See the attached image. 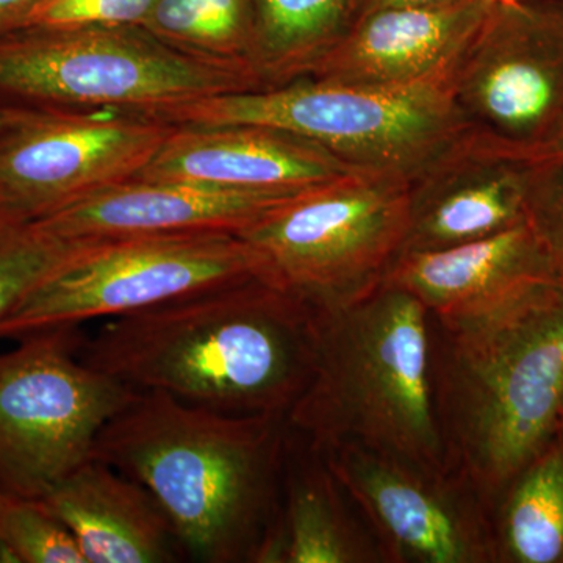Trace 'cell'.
I'll return each instance as SVG.
<instances>
[{
  "label": "cell",
  "instance_id": "obj_1",
  "mask_svg": "<svg viewBox=\"0 0 563 563\" xmlns=\"http://www.w3.org/2000/svg\"><path fill=\"white\" fill-rule=\"evenodd\" d=\"M317 312L262 277L109 318L80 358L139 391L287 418L317 361Z\"/></svg>",
  "mask_w": 563,
  "mask_h": 563
},
{
  "label": "cell",
  "instance_id": "obj_2",
  "mask_svg": "<svg viewBox=\"0 0 563 563\" xmlns=\"http://www.w3.org/2000/svg\"><path fill=\"white\" fill-rule=\"evenodd\" d=\"M437 407L451 468L488 510L558 435L563 282L432 317Z\"/></svg>",
  "mask_w": 563,
  "mask_h": 563
},
{
  "label": "cell",
  "instance_id": "obj_3",
  "mask_svg": "<svg viewBox=\"0 0 563 563\" xmlns=\"http://www.w3.org/2000/svg\"><path fill=\"white\" fill-rule=\"evenodd\" d=\"M287 418L229 415L140 391L96 440L92 457L144 485L185 554L257 562L276 525Z\"/></svg>",
  "mask_w": 563,
  "mask_h": 563
},
{
  "label": "cell",
  "instance_id": "obj_4",
  "mask_svg": "<svg viewBox=\"0 0 563 563\" xmlns=\"http://www.w3.org/2000/svg\"><path fill=\"white\" fill-rule=\"evenodd\" d=\"M314 312L317 361L287 415L290 431L313 453L355 446L454 474L437 407L429 310L384 282L361 301Z\"/></svg>",
  "mask_w": 563,
  "mask_h": 563
},
{
  "label": "cell",
  "instance_id": "obj_5",
  "mask_svg": "<svg viewBox=\"0 0 563 563\" xmlns=\"http://www.w3.org/2000/svg\"><path fill=\"white\" fill-rule=\"evenodd\" d=\"M173 124L280 129L361 172L413 180L466 136L451 76L406 88L301 77L258 90L210 96L154 114Z\"/></svg>",
  "mask_w": 563,
  "mask_h": 563
},
{
  "label": "cell",
  "instance_id": "obj_6",
  "mask_svg": "<svg viewBox=\"0 0 563 563\" xmlns=\"http://www.w3.org/2000/svg\"><path fill=\"white\" fill-rule=\"evenodd\" d=\"M261 80L173 49L139 25L0 35V106L154 117Z\"/></svg>",
  "mask_w": 563,
  "mask_h": 563
},
{
  "label": "cell",
  "instance_id": "obj_7",
  "mask_svg": "<svg viewBox=\"0 0 563 563\" xmlns=\"http://www.w3.org/2000/svg\"><path fill=\"white\" fill-rule=\"evenodd\" d=\"M410 181L361 172L301 192L236 232L262 279L314 309L351 306L376 291L402 254Z\"/></svg>",
  "mask_w": 563,
  "mask_h": 563
},
{
  "label": "cell",
  "instance_id": "obj_8",
  "mask_svg": "<svg viewBox=\"0 0 563 563\" xmlns=\"http://www.w3.org/2000/svg\"><path fill=\"white\" fill-rule=\"evenodd\" d=\"M262 276L261 258L233 232L85 240L0 322V340L141 312Z\"/></svg>",
  "mask_w": 563,
  "mask_h": 563
},
{
  "label": "cell",
  "instance_id": "obj_9",
  "mask_svg": "<svg viewBox=\"0 0 563 563\" xmlns=\"http://www.w3.org/2000/svg\"><path fill=\"white\" fill-rule=\"evenodd\" d=\"M80 325L22 336L0 354V488L41 499L92 459L139 390L80 358Z\"/></svg>",
  "mask_w": 563,
  "mask_h": 563
},
{
  "label": "cell",
  "instance_id": "obj_10",
  "mask_svg": "<svg viewBox=\"0 0 563 563\" xmlns=\"http://www.w3.org/2000/svg\"><path fill=\"white\" fill-rule=\"evenodd\" d=\"M173 128L131 111L11 107L0 129V217L41 220L135 179Z\"/></svg>",
  "mask_w": 563,
  "mask_h": 563
},
{
  "label": "cell",
  "instance_id": "obj_11",
  "mask_svg": "<svg viewBox=\"0 0 563 563\" xmlns=\"http://www.w3.org/2000/svg\"><path fill=\"white\" fill-rule=\"evenodd\" d=\"M466 139L520 154L563 118V3L493 2L451 76Z\"/></svg>",
  "mask_w": 563,
  "mask_h": 563
},
{
  "label": "cell",
  "instance_id": "obj_12",
  "mask_svg": "<svg viewBox=\"0 0 563 563\" xmlns=\"http://www.w3.org/2000/svg\"><path fill=\"white\" fill-rule=\"evenodd\" d=\"M321 455L393 561L498 562L488 509L457 474L435 476L355 446Z\"/></svg>",
  "mask_w": 563,
  "mask_h": 563
},
{
  "label": "cell",
  "instance_id": "obj_13",
  "mask_svg": "<svg viewBox=\"0 0 563 563\" xmlns=\"http://www.w3.org/2000/svg\"><path fill=\"white\" fill-rule=\"evenodd\" d=\"M361 173L324 147L255 124H174L140 179L302 191Z\"/></svg>",
  "mask_w": 563,
  "mask_h": 563
},
{
  "label": "cell",
  "instance_id": "obj_14",
  "mask_svg": "<svg viewBox=\"0 0 563 563\" xmlns=\"http://www.w3.org/2000/svg\"><path fill=\"white\" fill-rule=\"evenodd\" d=\"M303 191L243 190L135 177L36 221L68 242L158 233H236Z\"/></svg>",
  "mask_w": 563,
  "mask_h": 563
},
{
  "label": "cell",
  "instance_id": "obj_15",
  "mask_svg": "<svg viewBox=\"0 0 563 563\" xmlns=\"http://www.w3.org/2000/svg\"><path fill=\"white\" fill-rule=\"evenodd\" d=\"M493 0L443 9L366 11L307 77L372 88H406L453 76Z\"/></svg>",
  "mask_w": 563,
  "mask_h": 563
},
{
  "label": "cell",
  "instance_id": "obj_16",
  "mask_svg": "<svg viewBox=\"0 0 563 563\" xmlns=\"http://www.w3.org/2000/svg\"><path fill=\"white\" fill-rule=\"evenodd\" d=\"M533 166L463 139L410 180L404 251L477 242L528 220Z\"/></svg>",
  "mask_w": 563,
  "mask_h": 563
},
{
  "label": "cell",
  "instance_id": "obj_17",
  "mask_svg": "<svg viewBox=\"0 0 563 563\" xmlns=\"http://www.w3.org/2000/svg\"><path fill=\"white\" fill-rule=\"evenodd\" d=\"M41 501L66 525L87 563H169L185 555L151 492L99 459Z\"/></svg>",
  "mask_w": 563,
  "mask_h": 563
},
{
  "label": "cell",
  "instance_id": "obj_18",
  "mask_svg": "<svg viewBox=\"0 0 563 563\" xmlns=\"http://www.w3.org/2000/svg\"><path fill=\"white\" fill-rule=\"evenodd\" d=\"M550 279H558L553 266L526 220L477 242L402 252L385 284L409 291L432 317H448Z\"/></svg>",
  "mask_w": 563,
  "mask_h": 563
},
{
  "label": "cell",
  "instance_id": "obj_19",
  "mask_svg": "<svg viewBox=\"0 0 563 563\" xmlns=\"http://www.w3.org/2000/svg\"><path fill=\"white\" fill-rule=\"evenodd\" d=\"M320 457L285 476L284 506L257 562L355 563L372 558L344 512L342 487Z\"/></svg>",
  "mask_w": 563,
  "mask_h": 563
},
{
  "label": "cell",
  "instance_id": "obj_20",
  "mask_svg": "<svg viewBox=\"0 0 563 563\" xmlns=\"http://www.w3.org/2000/svg\"><path fill=\"white\" fill-rule=\"evenodd\" d=\"M361 10L362 0H254L251 63L263 88L309 76Z\"/></svg>",
  "mask_w": 563,
  "mask_h": 563
},
{
  "label": "cell",
  "instance_id": "obj_21",
  "mask_svg": "<svg viewBox=\"0 0 563 563\" xmlns=\"http://www.w3.org/2000/svg\"><path fill=\"white\" fill-rule=\"evenodd\" d=\"M498 507V561L563 563V446L559 435L526 466Z\"/></svg>",
  "mask_w": 563,
  "mask_h": 563
},
{
  "label": "cell",
  "instance_id": "obj_22",
  "mask_svg": "<svg viewBox=\"0 0 563 563\" xmlns=\"http://www.w3.org/2000/svg\"><path fill=\"white\" fill-rule=\"evenodd\" d=\"M140 27L181 54L258 79L251 63L254 0H155Z\"/></svg>",
  "mask_w": 563,
  "mask_h": 563
},
{
  "label": "cell",
  "instance_id": "obj_23",
  "mask_svg": "<svg viewBox=\"0 0 563 563\" xmlns=\"http://www.w3.org/2000/svg\"><path fill=\"white\" fill-rule=\"evenodd\" d=\"M0 563H87L57 515L36 498L0 488Z\"/></svg>",
  "mask_w": 563,
  "mask_h": 563
},
{
  "label": "cell",
  "instance_id": "obj_24",
  "mask_svg": "<svg viewBox=\"0 0 563 563\" xmlns=\"http://www.w3.org/2000/svg\"><path fill=\"white\" fill-rule=\"evenodd\" d=\"M74 243L38 221L0 217V322L65 261Z\"/></svg>",
  "mask_w": 563,
  "mask_h": 563
},
{
  "label": "cell",
  "instance_id": "obj_25",
  "mask_svg": "<svg viewBox=\"0 0 563 563\" xmlns=\"http://www.w3.org/2000/svg\"><path fill=\"white\" fill-rule=\"evenodd\" d=\"M154 3L155 0H36L10 32L117 25L140 27Z\"/></svg>",
  "mask_w": 563,
  "mask_h": 563
},
{
  "label": "cell",
  "instance_id": "obj_26",
  "mask_svg": "<svg viewBox=\"0 0 563 563\" xmlns=\"http://www.w3.org/2000/svg\"><path fill=\"white\" fill-rule=\"evenodd\" d=\"M532 166L528 222L542 243L555 277L563 282V163Z\"/></svg>",
  "mask_w": 563,
  "mask_h": 563
},
{
  "label": "cell",
  "instance_id": "obj_27",
  "mask_svg": "<svg viewBox=\"0 0 563 563\" xmlns=\"http://www.w3.org/2000/svg\"><path fill=\"white\" fill-rule=\"evenodd\" d=\"M506 155V154H504ZM515 161L529 163V165H543V163H563V118L553 131L536 146L529 147L520 154L507 155Z\"/></svg>",
  "mask_w": 563,
  "mask_h": 563
},
{
  "label": "cell",
  "instance_id": "obj_28",
  "mask_svg": "<svg viewBox=\"0 0 563 563\" xmlns=\"http://www.w3.org/2000/svg\"><path fill=\"white\" fill-rule=\"evenodd\" d=\"M472 0H362V13L388 7H418V9H443V7L462 5Z\"/></svg>",
  "mask_w": 563,
  "mask_h": 563
},
{
  "label": "cell",
  "instance_id": "obj_29",
  "mask_svg": "<svg viewBox=\"0 0 563 563\" xmlns=\"http://www.w3.org/2000/svg\"><path fill=\"white\" fill-rule=\"evenodd\" d=\"M36 0H0V35L9 33Z\"/></svg>",
  "mask_w": 563,
  "mask_h": 563
},
{
  "label": "cell",
  "instance_id": "obj_30",
  "mask_svg": "<svg viewBox=\"0 0 563 563\" xmlns=\"http://www.w3.org/2000/svg\"><path fill=\"white\" fill-rule=\"evenodd\" d=\"M11 113V107L0 106V129L9 120Z\"/></svg>",
  "mask_w": 563,
  "mask_h": 563
},
{
  "label": "cell",
  "instance_id": "obj_31",
  "mask_svg": "<svg viewBox=\"0 0 563 563\" xmlns=\"http://www.w3.org/2000/svg\"><path fill=\"white\" fill-rule=\"evenodd\" d=\"M495 3H499V5L512 7L518 5V3L525 2V0H493Z\"/></svg>",
  "mask_w": 563,
  "mask_h": 563
},
{
  "label": "cell",
  "instance_id": "obj_32",
  "mask_svg": "<svg viewBox=\"0 0 563 563\" xmlns=\"http://www.w3.org/2000/svg\"><path fill=\"white\" fill-rule=\"evenodd\" d=\"M558 435H559V439H561V443L563 446V406H562L561 418H559Z\"/></svg>",
  "mask_w": 563,
  "mask_h": 563
}]
</instances>
